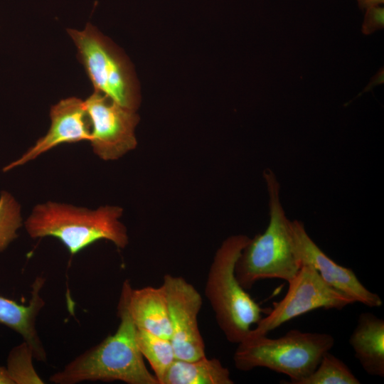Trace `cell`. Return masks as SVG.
<instances>
[{
    "label": "cell",
    "instance_id": "cell-1",
    "mask_svg": "<svg viewBox=\"0 0 384 384\" xmlns=\"http://www.w3.org/2000/svg\"><path fill=\"white\" fill-rule=\"evenodd\" d=\"M126 279L117 306L119 324L114 334L81 353L50 377L55 384L84 381H122L127 384H159L146 368L137 343V327L127 308L131 287Z\"/></svg>",
    "mask_w": 384,
    "mask_h": 384
},
{
    "label": "cell",
    "instance_id": "cell-2",
    "mask_svg": "<svg viewBox=\"0 0 384 384\" xmlns=\"http://www.w3.org/2000/svg\"><path fill=\"white\" fill-rule=\"evenodd\" d=\"M122 208L102 206L89 210L47 202L37 205L25 222L32 238L53 237L74 255L99 240H107L118 248L129 242L126 227L119 221Z\"/></svg>",
    "mask_w": 384,
    "mask_h": 384
},
{
    "label": "cell",
    "instance_id": "cell-3",
    "mask_svg": "<svg viewBox=\"0 0 384 384\" xmlns=\"http://www.w3.org/2000/svg\"><path fill=\"white\" fill-rule=\"evenodd\" d=\"M263 176L269 195V224L262 233L250 238L235 267V277L245 289L259 280L280 279L289 282L301 266L294 252L289 222L280 200V185L267 169Z\"/></svg>",
    "mask_w": 384,
    "mask_h": 384
},
{
    "label": "cell",
    "instance_id": "cell-4",
    "mask_svg": "<svg viewBox=\"0 0 384 384\" xmlns=\"http://www.w3.org/2000/svg\"><path fill=\"white\" fill-rule=\"evenodd\" d=\"M245 235L227 238L216 251L210 265L205 294L215 319L227 340L239 343L245 338L271 308H262L240 284L235 267L242 249L250 240Z\"/></svg>",
    "mask_w": 384,
    "mask_h": 384
},
{
    "label": "cell",
    "instance_id": "cell-5",
    "mask_svg": "<svg viewBox=\"0 0 384 384\" xmlns=\"http://www.w3.org/2000/svg\"><path fill=\"white\" fill-rule=\"evenodd\" d=\"M334 342L331 334L298 329H292L277 338L248 334L238 343L233 361L239 370L267 368L287 375L292 384H300L316 368Z\"/></svg>",
    "mask_w": 384,
    "mask_h": 384
},
{
    "label": "cell",
    "instance_id": "cell-6",
    "mask_svg": "<svg viewBox=\"0 0 384 384\" xmlns=\"http://www.w3.org/2000/svg\"><path fill=\"white\" fill-rule=\"evenodd\" d=\"M94 90L129 110L137 109L140 92L133 67L121 49L90 23L82 31L68 28Z\"/></svg>",
    "mask_w": 384,
    "mask_h": 384
},
{
    "label": "cell",
    "instance_id": "cell-7",
    "mask_svg": "<svg viewBox=\"0 0 384 384\" xmlns=\"http://www.w3.org/2000/svg\"><path fill=\"white\" fill-rule=\"evenodd\" d=\"M286 295L252 329L249 334L267 335L282 324L316 309H342L355 303L344 293L329 285L311 265H302L289 282Z\"/></svg>",
    "mask_w": 384,
    "mask_h": 384
},
{
    "label": "cell",
    "instance_id": "cell-8",
    "mask_svg": "<svg viewBox=\"0 0 384 384\" xmlns=\"http://www.w3.org/2000/svg\"><path fill=\"white\" fill-rule=\"evenodd\" d=\"M84 102L91 124L90 142L100 159H117L136 147L134 129L139 117L134 110L95 90Z\"/></svg>",
    "mask_w": 384,
    "mask_h": 384
},
{
    "label": "cell",
    "instance_id": "cell-9",
    "mask_svg": "<svg viewBox=\"0 0 384 384\" xmlns=\"http://www.w3.org/2000/svg\"><path fill=\"white\" fill-rule=\"evenodd\" d=\"M166 292L172 329L171 341L176 357L194 360L205 356V343L198 316L202 297L183 277L166 274L161 284Z\"/></svg>",
    "mask_w": 384,
    "mask_h": 384
},
{
    "label": "cell",
    "instance_id": "cell-10",
    "mask_svg": "<svg viewBox=\"0 0 384 384\" xmlns=\"http://www.w3.org/2000/svg\"><path fill=\"white\" fill-rule=\"evenodd\" d=\"M290 233L295 256L302 265H311L333 288L370 308L383 305L380 296L367 289L355 272L337 264L327 256L307 233L304 225L298 220H290Z\"/></svg>",
    "mask_w": 384,
    "mask_h": 384
},
{
    "label": "cell",
    "instance_id": "cell-11",
    "mask_svg": "<svg viewBox=\"0 0 384 384\" xmlns=\"http://www.w3.org/2000/svg\"><path fill=\"white\" fill-rule=\"evenodd\" d=\"M50 117L51 124L48 132L19 159L5 166L4 171L26 164L59 144L90 142L91 124L81 99L72 97L61 100L51 107Z\"/></svg>",
    "mask_w": 384,
    "mask_h": 384
},
{
    "label": "cell",
    "instance_id": "cell-12",
    "mask_svg": "<svg viewBox=\"0 0 384 384\" xmlns=\"http://www.w3.org/2000/svg\"><path fill=\"white\" fill-rule=\"evenodd\" d=\"M44 282L42 277L36 278L27 305L0 295V324L20 334L31 347L34 358L40 361H45L47 358L36 327L37 316L45 304L40 294Z\"/></svg>",
    "mask_w": 384,
    "mask_h": 384
},
{
    "label": "cell",
    "instance_id": "cell-13",
    "mask_svg": "<svg viewBox=\"0 0 384 384\" xmlns=\"http://www.w3.org/2000/svg\"><path fill=\"white\" fill-rule=\"evenodd\" d=\"M127 308L137 329L171 340L172 329L165 289L145 287H130L127 296Z\"/></svg>",
    "mask_w": 384,
    "mask_h": 384
},
{
    "label": "cell",
    "instance_id": "cell-14",
    "mask_svg": "<svg viewBox=\"0 0 384 384\" xmlns=\"http://www.w3.org/2000/svg\"><path fill=\"white\" fill-rule=\"evenodd\" d=\"M349 343L363 369L370 375L384 377V320L371 312L361 313Z\"/></svg>",
    "mask_w": 384,
    "mask_h": 384
},
{
    "label": "cell",
    "instance_id": "cell-15",
    "mask_svg": "<svg viewBox=\"0 0 384 384\" xmlns=\"http://www.w3.org/2000/svg\"><path fill=\"white\" fill-rule=\"evenodd\" d=\"M230 373L216 358H176L160 384H233Z\"/></svg>",
    "mask_w": 384,
    "mask_h": 384
},
{
    "label": "cell",
    "instance_id": "cell-16",
    "mask_svg": "<svg viewBox=\"0 0 384 384\" xmlns=\"http://www.w3.org/2000/svg\"><path fill=\"white\" fill-rule=\"evenodd\" d=\"M136 338L142 355L149 362L160 384L166 370L176 358L171 340L139 329H137Z\"/></svg>",
    "mask_w": 384,
    "mask_h": 384
},
{
    "label": "cell",
    "instance_id": "cell-17",
    "mask_svg": "<svg viewBox=\"0 0 384 384\" xmlns=\"http://www.w3.org/2000/svg\"><path fill=\"white\" fill-rule=\"evenodd\" d=\"M348 366L341 360L326 352L318 366L300 384H360Z\"/></svg>",
    "mask_w": 384,
    "mask_h": 384
},
{
    "label": "cell",
    "instance_id": "cell-18",
    "mask_svg": "<svg viewBox=\"0 0 384 384\" xmlns=\"http://www.w3.org/2000/svg\"><path fill=\"white\" fill-rule=\"evenodd\" d=\"M33 359L32 348L25 341L11 350L6 368L14 384L44 383L34 368Z\"/></svg>",
    "mask_w": 384,
    "mask_h": 384
},
{
    "label": "cell",
    "instance_id": "cell-19",
    "mask_svg": "<svg viewBox=\"0 0 384 384\" xmlns=\"http://www.w3.org/2000/svg\"><path fill=\"white\" fill-rule=\"evenodd\" d=\"M22 225L20 206L8 192L0 196V252L15 240Z\"/></svg>",
    "mask_w": 384,
    "mask_h": 384
},
{
    "label": "cell",
    "instance_id": "cell-20",
    "mask_svg": "<svg viewBox=\"0 0 384 384\" xmlns=\"http://www.w3.org/2000/svg\"><path fill=\"white\" fill-rule=\"evenodd\" d=\"M366 14L362 26L365 34H370L378 29L383 28L384 9L380 5L371 6L366 9Z\"/></svg>",
    "mask_w": 384,
    "mask_h": 384
},
{
    "label": "cell",
    "instance_id": "cell-21",
    "mask_svg": "<svg viewBox=\"0 0 384 384\" xmlns=\"http://www.w3.org/2000/svg\"><path fill=\"white\" fill-rule=\"evenodd\" d=\"M361 9H368L371 6L381 5L384 0H356Z\"/></svg>",
    "mask_w": 384,
    "mask_h": 384
},
{
    "label": "cell",
    "instance_id": "cell-22",
    "mask_svg": "<svg viewBox=\"0 0 384 384\" xmlns=\"http://www.w3.org/2000/svg\"><path fill=\"white\" fill-rule=\"evenodd\" d=\"M0 384H14L6 367L0 366Z\"/></svg>",
    "mask_w": 384,
    "mask_h": 384
}]
</instances>
